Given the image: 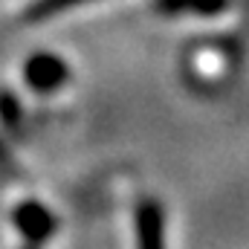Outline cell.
Wrapping results in <instances>:
<instances>
[{
  "label": "cell",
  "mask_w": 249,
  "mask_h": 249,
  "mask_svg": "<svg viewBox=\"0 0 249 249\" xmlns=\"http://www.w3.org/2000/svg\"><path fill=\"white\" fill-rule=\"evenodd\" d=\"M226 9H229V0H188V12H194L200 18H214Z\"/></svg>",
  "instance_id": "cell-6"
},
{
  "label": "cell",
  "mask_w": 249,
  "mask_h": 249,
  "mask_svg": "<svg viewBox=\"0 0 249 249\" xmlns=\"http://www.w3.org/2000/svg\"><path fill=\"white\" fill-rule=\"evenodd\" d=\"M12 226L29 247H41L55 235L58 217L41 200H20L12 209Z\"/></svg>",
  "instance_id": "cell-1"
},
{
  "label": "cell",
  "mask_w": 249,
  "mask_h": 249,
  "mask_svg": "<svg viewBox=\"0 0 249 249\" xmlns=\"http://www.w3.org/2000/svg\"><path fill=\"white\" fill-rule=\"evenodd\" d=\"M133 226H136V249H165V212L157 200L139 203Z\"/></svg>",
  "instance_id": "cell-3"
},
{
  "label": "cell",
  "mask_w": 249,
  "mask_h": 249,
  "mask_svg": "<svg viewBox=\"0 0 249 249\" xmlns=\"http://www.w3.org/2000/svg\"><path fill=\"white\" fill-rule=\"evenodd\" d=\"M23 81L29 90L50 96L70 81V67L55 53H32L23 64Z\"/></svg>",
  "instance_id": "cell-2"
},
{
  "label": "cell",
  "mask_w": 249,
  "mask_h": 249,
  "mask_svg": "<svg viewBox=\"0 0 249 249\" xmlns=\"http://www.w3.org/2000/svg\"><path fill=\"white\" fill-rule=\"evenodd\" d=\"M154 6L165 18H177V15L188 12V0H154Z\"/></svg>",
  "instance_id": "cell-7"
},
{
  "label": "cell",
  "mask_w": 249,
  "mask_h": 249,
  "mask_svg": "<svg viewBox=\"0 0 249 249\" xmlns=\"http://www.w3.org/2000/svg\"><path fill=\"white\" fill-rule=\"evenodd\" d=\"M84 3H93V0H35L26 12L29 20H47V18H55L67 9H75V6H84Z\"/></svg>",
  "instance_id": "cell-4"
},
{
  "label": "cell",
  "mask_w": 249,
  "mask_h": 249,
  "mask_svg": "<svg viewBox=\"0 0 249 249\" xmlns=\"http://www.w3.org/2000/svg\"><path fill=\"white\" fill-rule=\"evenodd\" d=\"M23 249H38V247H29V244H26V247H23Z\"/></svg>",
  "instance_id": "cell-8"
},
{
  "label": "cell",
  "mask_w": 249,
  "mask_h": 249,
  "mask_svg": "<svg viewBox=\"0 0 249 249\" xmlns=\"http://www.w3.org/2000/svg\"><path fill=\"white\" fill-rule=\"evenodd\" d=\"M23 119V110H20V99L9 90H0V124L9 127V130H18Z\"/></svg>",
  "instance_id": "cell-5"
}]
</instances>
